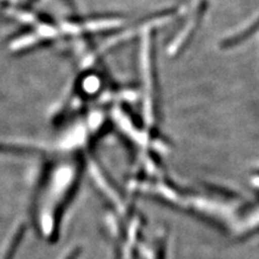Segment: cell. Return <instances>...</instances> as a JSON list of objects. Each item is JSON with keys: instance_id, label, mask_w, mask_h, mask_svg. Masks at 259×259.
<instances>
[{"instance_id": "cell-1", "label": "cell", "mask_w": 259, "mask_h": 259, "mask_svg": "<svg viewBox=\"0 0 259 259\" xmlns=\"http://www.w3.org/2000/svg\"><path fill=\"white\" fill-rule=\"evenodd\" d=\"M208 9V2L206 0H201L192 10L189 18L184 23L183 27L176 32L174 38L169 41L166 51L169 56H175L181 53L183 49L189 44L193 35L196 34L200 24L203 20L204 15Z\"/></svg>"}, {"instance_id": "cell-2", "label": "cell", "mask_w": 259, "mask_h": 259, "mask_svg": "<svg viewBox=\"0 0 259 259\" xmlns=\"http://www.w3.org/2000/svg\"><path fill=\"white\" fill-rule=\"evenodd\" d=\"M258 29H259V12L254 16V18L246 21L244 23V25H243V27L238 28L236 31L232 32L230 36L225 38L222 44L225 48H229V47L239 45L240 42L246 40L249 36H252Z\"/></svg>"}]
</instances>
